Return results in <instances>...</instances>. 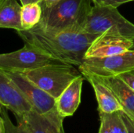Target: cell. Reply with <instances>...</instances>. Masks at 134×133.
Segmentation results:
<instances>
[{
    "mask_svg": "<svg viewBox=\"0 0 134 133\" xmlns=\"http://www.w3.org/2000/svg\"><path fill=\"white\" fill-rule=\"evenodd\" d=\"M79 31L98 34H111L134 39V24L126 19L117 7L92 6Z\"/></svg>",
    "mask_w": 134,
    "mask_h": 133,
    "instance_id": "obj_3",
    "label": "cell"
},
{
    "mask_svg": "<svg viewBox=\"0 0 134 133\" xmlns=\"http://www.w3.org/2000/svg\"><path fill=\"white\" fill-rule=\"evenodd\" d=\"M0 103L11 111L16 118L22 117L32 109L29 102L2 70H0Z\"/></svg>",
    "mask_w": 134,
    "mask_h": 133,
    "instance_id": "obj_9",
    "label": "cell"
},
{
    "mask_svg": "<svg viewBox=\"0 0 134 133\" xmlns=\"http://www.w3.org/2000/svg\"><path fill=\"white\" fill-rule=\"evenodd\" d=\"M92 85L98 103V112L111 114L123 111L122 105L111 89L103 83L97 76L82 74Z\"/></svg>",
    "mask_w": 134,
    "mask_h": 133,
    "instance_id": "obj_12",
    "label": "cell"
},
{
    "mask_svg": "<svg viewBox=\"0 0 134 133\" xmlns=\"http://www.w3.org/2000/svg\"><path fill=\"white\" fill-rule=\"evenodd\" d=\"M120 113L126 125L127 133H134V120H133L130 116H128L123 111H121Z\"/></svg>",
    "mask_w": 134,
    "mask_h": 133,
    "instance_id": "obj_20",
    "label": "cell"
},
{
    "mask_svg": "<svg viewBox=\"0 0 134 133\" xmlns=\"http://www.w3.org/2000/svg\"><path fill=\"white\" fill-rule=\"evenodd\" d=\"M92 0H59L42 6V16L37 24L46 32L79 31L90 11Z\"/></svg>",
    "mask_w": 134,
    "mask_h": 133,
    "instance_id": "obj_2",
    "label": "cell"
},
{
    "mask_svg": "<svg viewBox=\"0 0 134 133\" xmlns=\"http://www.w3.org/2000/svg\"><path fill=\"white\" fill-rule=\"evenodd\" d=\"M30 81L57 99L68 85L82 75L74 65L52 63L22 72Z\"/></svg>",
    "mask_w": 134,
    "mask_h": 133,
    "instance_id": "obj_4",
    "label": "cell"
},
{
    "mask_svg": "<svg viewBox=\"0 0 134 133\" xmlns=\"http://www.w3.org/2000/svg\"><path fill=\"white\" fill-rule=\"evenodd\" d=\"M133 48H132V49H134V39H133Z\"/></svg>",
    "mask_w": 134,
    "mask_h": 133,
    "instance_id": "obj_25",
    "label": "cell"
},
{
    "mask_svg": "<svg viewBox=\"0 0 134 133\" xmlns=\"http://www.w3.org/2000/svg\"><path fill=\"white\" fill-rule=\"evenodd\" d=\"M118 77L134 91V68L119 75Z\"/></svg>",
    "mask_w": 134,
    "mask_h": 133,
    "instance_id": "obj_19",
    "label": "cell"
},
{
    "mask_svg": "<svg viewBox=\"0 0 134 133\" xmlns=\"http://www.w3.org/2000/svg\"><path fill=\"white\" fill-rule=\"evenodd\" d=\"M5 73L35 111L41 114L58 111L56 106V99L35 85L22 72L5 71Z\"/></svg>",
    "mask_w": 134,
    "mask_h": 133,
    "instance_id": "obj_7",
    "label": "cell"
},
{
    "mask_svg": "<svg viewBox=\"0 0 134 133\" xmlns=\"http://www.w3.org/2000/svg\"><path fill=\"white\" fill-rule=\"evenodd\" d=\"M57 62L59 61L28 43H25L24 46L19 50L0 54V70L4 71L24 72Z\"/></svg>",
    "mask_w": 134,
    "mask_h": 133,
    "instance_id": "obj_6",
    "label": "cell"
},
{
    "mask_svg": "<svg viewBox=\"0 0 134 133\" xmlns=\"http://www.w3.org/2000/svg\"><path fill=\"white\" fill-rule=\"evenodd\" d=\"M57 1H59V0H42V2H40V5H49Z\"/></svg>",
    "mask_w": 134,
    "mask_h": 133,
    "instance_id": "obj_23",
    "label": "cell"
},
{
    "mask_svg": "<svg viewBox=\"0 0 134 133\" xmlns=\"http://www.w3.org/2000/svg\"><path fill=\"white\" fill-rule=\"evenodd\" d=\"M133 40L122 36L102 34L88 48L85 59L102 58L125 53L132 49Z\"/></svg>",
    "mask_w": 134,
    "mask_h": 133,
    "instance_id": "obj_8",
    "label": "cell"
},
{
    "mask_svg": "<svg viewBox=\"0 0 134 133\" xmlns=\"http://www.w3.org/2000/svg\"><path fill=\"white\" fill-rule=\"evenodd\" d=\"M7 109L3 107L2 109V116L4 120L5 133H30L25 123L20 118H16L17 125H14L9 117Z\"/></svg>",
    "mask_w": 134,
    "mask_h": 133,
    "instance_id": "obj_17",
    "label": "cell"
},
{
    "mask_svg": "<svg viewBox=\"0 0 134 133\" xmlns=\"http://www.w3.org/2000/svg\"><path fill=\"white\" fill-rule=\"evenodd\" d=\"M21 8L16 0H5L0 5V27L23 30L21 24Z\"/></svg>",
    "mask_w": 134,
    "mask_h": 133,
    "instance_id": "obj_14",
    "label": "cell"
},
{
    "mask_svg": "<svg viewBox=\"0 0 134 133\" xmlns=\"http://www.w3.org/2000/svg\"><path fill=\"white\" fill-rule=\"evenodd\" d=\"M3 106L0 103V133H5V125H4V120L2 116V109Z\"/></svg>",
    "mask_w": 134,
    "mask_h": 133,
    "instance_id": "obj_21",
    "label": "cell"
},
{
    "mask_svg": "<svg viewBox=\"0 0 134 133\" xmlns=\"http://www.w3.org/2000/svg\"><path fill=\"white\" fill-rule=\"evenodd\" d=\"M25 43L32 45L54 60L74 66H80L92 42L100 34L81 31L65 30L50 33L38 25L30 30L17 31Z\"/></svg>",
    "mask_w": 134,
    "mask_h": 133,
    "instance_id": "obj_1",
    "label": "cell"
},
{
    "mask_svg": "<svg viewBox=\"0 0 134 133\" xmlns=\"http://www.w3.org/2000/svg\"><path fill=\"white\" fill-rule=\"evenodd\" d=\"M95 76V75H94ZM103 83L108 86L114 92L123 111L134 120V91L126 85L118 76L116 77H98Z\"/></svg>",
    "mask_w": 134,
    "mask_h": 133,
    "instance_id": "obj_13",
    "label": "cell"
},
{
    "mask_svg": "<svg viewBox=\"0 0 134 133\" xmlns=\"http://www.w3.org/2000/svg\"><path fill=\"white\" fill-rule=\"evenodd\" d=\"M99 116L100 125L98 133H127L120 111L111 114L99 112Z\"/></svg>",
    "mask_w": 134,
    "mask_h": 133,
    "instance_id": "obj_15",
    "label": "cell"
},
{
    "mask_svg": "<svg viewBox=\"0 0 134 133\" xmlns=\"http://www.w3.org/2000/svg\"><path fill=\"white\" fill-rule=\"evenodd\" d=\"M42 16V6L40 3H30L22 5L21 24L23 30H30L35 27Z\"/></svg>",
    "mask_w": 134,
    "mask_h": 133,
    "instance_id": "obj_16",
    "label": "cell"
},
{
    "mask_svg": "<svg viewBox=\"0 0 134 133\" xmlns=\"http://www.w3.org/2000/svg\"><path fill=\"white\" fill-rule=\"evenodd\" d=\"M22 5L30 4V3H40L42 0H20Z\"/></svg>",
    "mask_w": 134,
    "mask_h": 133,
    "instance_id": "obj_22",
    "label": "cell"
},
{
    "mask_svg": "<svg viewBox=\"0 0 134 133\" xmlns=\"http://www.w3.org/2000/svg\"><path fill=\"white\" fill-rule=\"evenodd\" d=\"M5 1V0H0V5H2Z\"/></svg>",
    "mask_w": 134,
    "mask_h": 133,
    "instance_id": "obj_24",
    "label": "cell"
},
{
    "mask_svg": "<svg viewBox=\"0 0 134 133\" xmlns=\"http://www.w3.org/2000/svg\"><path fill=\"white\" fill-rule=\"evenodd\" d=\"M134 0H92V2L97 5H111L119 7L120 5Z\"/></svg>",
    "mask_w": 134,
    "mask_h": 133,
    "instance_id": "obj_18",
    "label": "cell"
},
{
    "mask_svg": "<svg viewBox=\"0 0 134 133\" xmlns=\"http://www.w3.org/2000/svg\"><path fill=\"white\" fill-rule=\"evenodd\" d=\"M134 68V49L102 58H86L79 66L82 74L116 77Z\"/></svg>",
    "mask_w": 134,
    "mask_h": 133,
    "instance_id": "obj_5",
    "label": "cell"
},
{
    "mask_svg": "<svg viewBox=\"0 0 134 133\" xmlns=\"http://www.w3.org/2000/svg\"><path fill=\"white\" fill-rule=\"evenodd\" d=\"M27 125L30 133H64L63 118L58 111L41 114L33 108L20 118Z\"/></svg>",
    "mask_w": 134,
    "mask_h": 133,
    "instance_id": "obj_10",
    "label": "cell"
},
{
    "mask_svg": "<svg viewBox=\"0 0 134 133\" xmlns=\"http://www.w3.org/2000/svg\"><path fill=\"white\" fill-rule=\"evenodd\" d=\"M83 81L84 76H79L56 99L57 109L63 118L72 116L79 107Z\"/></svg>",
    "mask_w": 134,
    "mask_h": 133,
    "instance_id": "obj_11",
    "label": "cell"
}]
</instances>
